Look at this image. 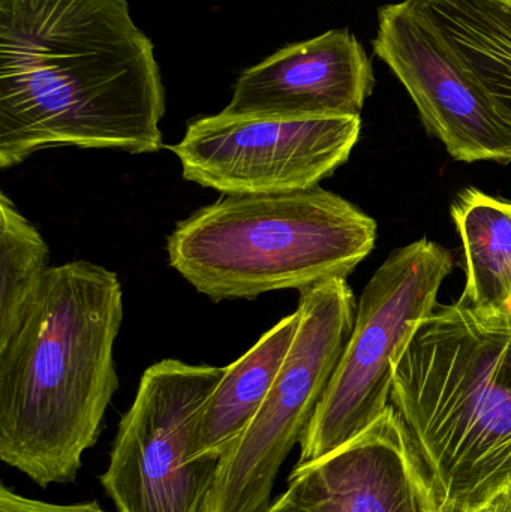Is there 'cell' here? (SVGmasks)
I'll use <instances>...</instances> for the list:
<instances>
[{
	"mask_svg": "<svg viewBox=\"0 0 511 512\" xmlns=\"http://www.w3.org/2000/svg\"><path fill=\"white\" fill-rule=\"evenodd\" d=\"M165 89L128 0H0V168L74 146L162 149Z\"/></svg>",
	"mask_w": 511,
	"mask_h": 512,
	"instance_id": "cell-1",
	"label": "cell"
},
{
	"mask_svg": "<svg viewBox=\"0 0 511 512\" xmlns=\"http://www.w3.org/2000/svg\"><path fill=\"white\" fill-rule=\"evenodd\" d=\"M123 292L89 261L50 267L0 348V459L41 487L77 478L119 388Z\"/></svg>",
	"mask_w": 511,
	"mask_h": 512,
	"instance_id": "cell-2",
	"label": "cell"
},
{
	"mask_svg": "<svg viewBox=\"0 0 511 512\" xmlns=\"http://www.w3.org/2000/svg\"><path fill=\"white\" fill-rule=\"evenodd\" d=\"M390 403L438 512H473L511 486L510 322L438 306L396 363Z\"/></svg>",
	"mask_w": 511,
	"mask_h": 512,
	"instance_id": "cell-3",
	"label": "cell"
},
{
	"mask_svg": "<svg viewBox=\"0 0 511 512\" xmlns=\"http://www.w3.org/2000/svg\"><path fill=\"white\" fill-rule=\"evenodd\" d=\"M378 225L351 201L315 186L224 195L179 222L171 267L213 301L347 279L377 243Z\"/></svg>",
	"mask_w": 511,
	"mask_h": 512,
	"instance_id": "cell-4",
	"label": "cell"
},
{
	"mask_svg": "<svg viewBox=\"0 0 511 512\" xmlns=\"http://www.w3.org/2000/svg\"><path fill=\"white\" fill-rule=\"evenodd\" d=\"M453 268L452 252L428 239L396 249L378 267L360 295L338 367L300 438L297 465L344 447L392 405L396 363L437 309Z\"/></svg>",
	"mask_w": 511,
	"mask_h": 512,
	"instance_id": "cell-5",
	"label": "cell"
},
{
	"mask_svg": "<svg viewBox=\"0 0 511 512\" xmlns=\"http://www.w3.org/2000/svg\"><path fill=\"white\" fill-rule=\"evenodd\" d=\"M347 279L300 291L293 345L246 432L228 448L203 512H267L281 466L300 442L356 321Z\"/></svg>",
	"mask_w": 511,
	"mask_h": 512,
	"instance_id": "cell-6",
	"label": "cell"
},
{
	"mask_svg": "<svg viewBox=\"0 0 511 512\" xmlns=\"http://www.w3.org/2000/svg\"><path fill=\"white\" fill-rule=\"evenodd\" d=\"M225 367L159 361L143 373L101 475L117 512H203L222 456L192 459V430Z\"/></svg>",
	"mask_w": 511,
	"mask_h": 512,
	"instance_id": "cell-7",
	"label": "cell"
},
{
	"mask_svg": "<svg viewBox=\"0 0 511 512\" xmlns=\"http://www.w3.org/2000/svg\"><path fill=\"white\" fill-rule=\"evenodd\" d=\"M360 116L318 119L200 117L168 147L183 179L222 195L282 194L315 188L350 159Z\"/></svg>",
	"mask_w": 511,
	"mask_h": 512,
	"instance_id": "cell-8",
	"label": "cell"
},
{
	"mask_svg": "<svg viewBox=\"0 0 511 512\" xmlns=\"http://www.w3.org/2000/svg\"><path fill=\"white\" fill-rule=\"evenodd\" d=\"M372 48L407 89L423 125L456 161L510 164V123L411 0L378 9Z\"/></svg>",
	"mask_w": 511,
	"mask_h": 512,
	"instance_id": "cell-9",
	"label": "cell"
},
{
	"mask_svg": "<svg viewBox=\"0 0 511 512\" xmlns=\"http://www.w3.org/2000/svg\"><path fill=\"white\" fill-rule=\"evenodd\" d=\"M284 495L309 512H438L425 468L392 405L344 447L296 465Z\"/></svg>",
	"mask_w": 511,
	"mask_h": 512,
	"instance_id": "cell-10",
	"label": "cell"
},
{
	"mask_svg": "<svg viewBox=\"0 0 511 512\" xmlns=\"http://www.w3.org/2000/svg\"><path fill=\"white\" fill-rule=\"evenodd\" d=\"M374 86L371 59L357 36L333 29L245 69L224 113L276 119L360 116Z\"/></svg>",
	"mask_w": 511,
	"mask_h": 512,
	"instance_id": "cell-11",
	"label": "cell"
},
{
	"mask_svg": "<svg viewBox=\"0 0 511 512\" xmlns=\"http://www.w3.org/2000/svg\"><path fill=\"white\" fill-rule=\"evenodd\" d=\"M299 312L282 318L239 360L225 367L224 376L207 399L191 436L192 459L219 454L246 432L260 411L293 345Z\"/></svg>",
	"mask_w": 511,
	"mask_h": 512,
	"instance_id": "cell-12",
	"label": "cell"
},
{
	"mask_svg": "<svg viewBox=\"0 0 511 512\" xmlns=\"http://www.w3.org/2000/svg\"><path fill=\"white\" fill-rule=\"evenodd\" d=\"M511 125L510 0H411Z\"/></svg>",
	"mask_w": 511,
	"mask_h": 512,
	"instance_id": "cell-13",
	"label": "cell"
},
{
	"mask_svg": "<svg viewBox=\"0 0 511 512\" xmlns=\"http://www.w3.org/2000/svg\"><path fill=\"white\" fill-rule=\"evenodd\" d=\"M461 237L467 283L459 301L485 315L511 297V203L468 188L452 204Z\"/></svg>",
	"mask_w": 511,
	"mask_h": 512,
	"instance_id": "cell-14",
	"label": "cell"
},
{
	"mask_svg": "<svg viewBox=\"0 0 511 512\" xmlns=\"http://www.w3.org/2000/svg\"><path fill=\"white\" fill-rule=\"evenodd\" d=\"M48 249L39 231L0 194V348L6 346L47 273Z\"/></svg>",
	"mask_w": 511,
	"mask_h": 512,
	"instance_id": "cell-15",
	"label": "cell"
},
{
	"mask_svg": "<svg viewBox=\"0 0 511 512\" xmlns=\"http://www.w3.org/2000/svg\"><path fill=\"white\" fill-rule=\"evenodd\" d=\"M0 512H104L98 502L56 505L23 498L6 486L0 487Z\"/></svg>",
	"mask_w": 511,
	"mask_h": 512,
	"instance_id": "cell-16",
	"label": "cell"
},
{
	"mask_svg": "<svg viewBox=\"0 0 511 512\" xmlns=\"http://www.w3.org/2000/svg\"><path fill=\"white\" fill-rule=\"evenodd\" d=\"M473 512H511V486L504 487L500 492L495 493Z\"/></svg>",
	"mask_w": 511,
	"mask_h": 512,
	"instance_id": "cell-17",
	"label": "cell"
},
{
	"mask_svg": "<svg viewBox=\"0 0 511 512\" xmlns=\"http://www.w3.org/2000/svg\"><path fill=\"white\" fill-rule=\"evenodd\" d=\"M267 512H309L303 510L299 505L294 504L293 501L287 498V496L282 495L275 504L270 505L269 510Z\"/></svg>",
	"mask_w": 511,
	"mask_h": 512,
	"instance_id": "cell-18",
	"label": "cell"
},
{
	"mask_svg": "<svg viewBox=\"0 0 511 512\" xmlns=\"http://www.w3.org/2000/svg\"><path fill=\"white\" fill-rule=\"evenodd\" d=\"M492 315L500 316L501 319H504V321L510 322L511 324V297L509 298V301L504 304V307L500 312L492 313Z\"/></svg>",
	"mask_w": 511,
	"mask_h": 512,
	"instance_id": "cell-19",
	"label": "cell"
},
{
	"mask_svg": "<svg viewBox=\"0 0 511 512\" xmlns=\"http://www.w3.org/2000/svg\"><path fill=\"white\" fill-rule=\"evenodd\" d=\"M510 2H511V0H510Z\"/></svg>",
	"mask_w": 511,
	"mask_h": 512,
	"instance_id": "cell-20",
	"label": "cell"
}]
</instances>
